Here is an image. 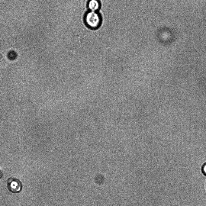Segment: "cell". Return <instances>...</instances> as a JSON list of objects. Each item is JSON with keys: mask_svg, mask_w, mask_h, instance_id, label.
Masks as SVG:
<instances>
[{"mask_svg": "<svg viewBox=\"0 0 206 206\" xmlns=\"http://www.w3.org/2000/svg\"><path fill=\"white\" fill-rule=\"evenodd\" d=\"M201 170L203 174L206 176V163H204L202 165Z\"/></svg>", "mask_w": 206, "mask_h": 206, "instance_id": "4", "label": "cell"}, {"mask_svg": "<svg viewBox=\"0 0 206 206\" xmlns=\"http://www.w3.org/2000/svg\"><path fill=\"white\" fill-rule=\"evenodd\" d=\"M7 188L12 193L20 192L22 188V184L18 179L14 178H10L7 180Z\"/></svg>", "mask_w": 206, "mask_h": 206, "instance_id": "2", "label": "cell"}, {"mask_svg": "<svg viewBox=\"0 0 206 206\" xmlns=\"http://www.w3.org/2000/svg\"><path fill=\"white\" fill-rule=\"evenodd\" d=\"M86 5L88 11L98 12L101 9V3L100 0H88Z\"/></svg>", "mask_w": 206, "mask_h": 206, "instance_id": "3", "label": "cell"}, {"mask_svg": "<svg viewBox=\"0 0 206 206\" xmlns=\"http://www.w3.org/2000/svg\"><path fill=\"white\" fill-rule=\"evenodd\" d=\"M83 20L86 26L92 30L99 28L103 22L102 15L99 11H87L84 14Z\"/></svg>", "mask_w": 206, "mask_h": 206, "instance_id": "1", "label": "cell"}]
</instances>
